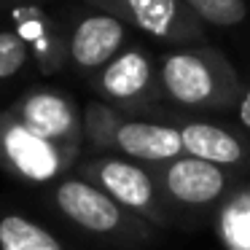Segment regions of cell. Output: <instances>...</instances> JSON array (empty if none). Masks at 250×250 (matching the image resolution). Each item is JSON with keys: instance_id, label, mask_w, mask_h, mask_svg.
<instances>
[{"instance_id": "6da1fadb", "label": "cell", "mask_w": 250, "mask_h": 250, "mask_svg": "<svg viewBox=\"0 0 250 250\" xmlns=\"http://www.w3.org/2000/svg\"><path fill=\"white\" fill-rule=\"evenodd\" d=\"M162 100L191 113H226L237 108L245 86L239 73L215 46H178L156 57Z\"/></svg>"}, {"instance_id": "7a4b0ae2", "label": "cell", "mask_w": 250, "mask_h": 250, "mask_svg": "<svg viewBox=\"0 0 250 250\" xmlns=\"http://www.w3.org/2000/svg\"><path fill=\"white\" fill-rule=\"evenodd\" d=\"M49 199L73 226L94 239L119 248H143L146 242L156 239V226L137 218L78 175L57 180L49 188Z\"/></svg>"}, {"instance_id": "3957f363", "label": "cell", "mask_w": 250, "mask_h": 250, "mask_svg": "<svg viewBox=\"0 0 250 250\" xmlns=\"http://www.w3.org/2000/svg\"><path fill=\"white\" fill-rule=\"evenodd\" d=\"M78 153L27 126L11 108L0 113V169L27 186H54L67 178Z\"/></svg>"}, {"instance_id": "277c9868", "label": "cell", "mask_w": 250, "mask_h": 250, "mask_svg": "<svg viewBox=\"0 0 250 250\" xmlns=\"http://www.w3.org/2000/svg\"><path fill=\"white\" fill-rule=\"evenodd\" d=\"M78 178L97 186L110 199H116L121 207H126L156 229L169 226L175 221L153 180L151 167L146 164H137L119 153H100L78 164Z\"/></svg>"}, {"instance_id": "5b68a950", "label": "cell", "mask_w": 250, "mask_h": 250, "mask_svg": "<svg viewBox=\"0 0 250 250\" xmlns=\"http://www.w3.org/2000/svg\"><path fill=\"white\" fill-rule=\"evenodd\" d=\"M153 180L162 191L172 218L178 212H210L229 202L239 186V172L202 162V159L180 156L167 164L151 167Z\"/></svg>"}, {"instance_id": "8992f818", "label": "cell", "mask_w": 250, "mask_h": 250, "mask_svg": "<svg viewBox=\"0 0 250 250\" xmlns=\"http://www.w3.org/2000/svg\"><path fill=\"white\" fill-rule=\"evenodd\" d=\"M81 6L105 11L126 27L172 46L205 43V24L188 11L183 0H78Z\"/></svg>"}, {"instance_id": "52a82bcc", "label": "cell", "mask_w": 250, "mask_h": 250, "mask_svg": "<svg viewBox=\"0 0 250 250\" xmlns=\"http://www.w3.org/2000/svg\"><path fill=\"white\" fill-rule=\"evenodd\" d=\"M92 89L103 103L121 116H143L162 103L156 81V57L146 46H129L100 73L92 76Z\"/></svg>"}, {"instance_id": "ba28073f", "label": "cell", "mask_w": 250, "mask_h": 250, "mask_svg": "<svg viewBox=\"0 0 250 250\" xmlns=\"http://www.w3.org/2000/svg\"><path fill=\"white\" fill-rule=\"evenodd\" d=\"M172 119L180 129V140H183V151L191 159H202V162L226 167L231 172H250V137L242 129L234 126H223L215 121H202V119H183L162 105H153L143 116L135 119Z\"/></svg>"}, {"instance_id": "9c48e42d", "label": "cell", "mask_w": 250, "mask_h": 250, "mask_svg": "<svg viewBox=\"0 0 250 250\" xmlns=\"http://www.w3.org/2000/svg\"><path fill=\"white\" fill-rule=\"evenodd\" d=\"M129 27L105 11L86 8L67 27V67L92 78L124 51Z\"/></svg>"}, {"instance_id": "30bf717a", "label": "cell", "mask_w": 250, "mask_h": 250, "mask_svg": "<svg viewBox=\"0 0 250 250\" xmlns=\"http://www.w3.org/2000/svg\"><path fill=\"white\" fill-rule=\"evenodd\" d=\"M11 110L27 126H33L35 132H41L43 137L54 140L57 146H62V148H67V151L81 156L83 116L78 113L76 100L67 92L51 89V86L30 89L27 94H22L11 105Z\"/></svg>"}, {"instance_id": "8fae6325", "label": "cell", "mask_w": 250, "mask_h": 250, "mask_svg": "<svg viewBox=\"0 0 250 250\" xmlns=\"http://www.w3.org/2000/svg\"><path fill=\"white\" fill-rule=\"evenodd\" d=\"M110 153H119L146 167H156V164H167L172 159L186 156L180 129L172 119H135V116L121 119Z\"/></svg>"}, {"instance_id": "7c38bea8", "label": "cell", "mask_w": 250, "mask_h": 250, "mask_svg": "<svg viewBox=\"0 0 250 250\" xmlns=\"http://www.w3.org/2000/svg\"><path fill=\"white\" fill-rule=\"evenodd\" d=\"M14 19L17 33L27 43L30 57L43 76H51L67 65V33L43 8L27 3L22 8H14Z\"/></svg>"}, {"instance_id": "4fadbf2b", "label": "cell", "mask_w": 250, "mask_h": 250, "mask_svg": "<svg viewBox=\"0 0 250 250\" xmlns=\"http://www.w3.org/2000/svg\"><path fill=\"white\" fill-rule=\"evenodd\" d=\"M0 250H73L57 234L17 210L0 207Z\"/></svg>"}, {"instance_id": "5bb4252c", "label": "cell", "mask_w": 250, "mask_h": 250, "mask_svg": "<svg viewBox=\"0 0 250 250\" xmlns=\"http://www.w3.org/2000/svg\"><path fill=\"white\" fill-rule=\"evenodd\" d=\"M124 116L116 108H110L103 100H89L83 108V143H89V148L94 151V156L100 153H110L113 148V135L119 129Z\"/></svg>"}, {"instance_id": "9a60e30c", "label": "cell", "mask_w": 250, "mask_h": 250, "mask_svg": "<svg viewBox=\"0 0 250 250\" xmlns=\"http://www.w3.org/2000/svg\"><path fill=\"white\" fill-rule=\"evenodd\" d=\"M188 11L210 27H239L248 19V0H183Z\"/></svg>"}, {"instance_id": "2e32d148", "label": "cell", "mask_w": 250, "mask_h": 250, "mask_svg": "<svg viewBox=\"0 0 250 250\" xmlns=\"http://www.w3.org/2000/svg\"><path fill=\"white\" fill-rule=\"evenodd\" d=\"M30 57L27 43L17 30H0V83L17 78L19 73L27 67Z\"/></svg>"}, {"instance_id": "e0dca14e", "label": "cell", "mask_w": 250, "mask_h": 250, "mask_svg": "<svg viewBox=\"0 0 250 250\" xmlns=\"http://www.w3.org/2000/svg\"><path fill=\"white\" fill-rule=\"evenodd\" d=\"M234 113H237V126L250 137V83L245 86V92H242V97H239Z\"/></svg>"}, {"instance_id": "ac0fdd59", "label": "cell", "mask_w": 250, "mask_h": 250, "mask_svg": "<svg viewBox=\"0 0 250 250\" xmlns=\"http://www.w3.org/2000/svg\"><path fill=\"white\" fill-rule=\"evenodd\" d=\"M27 3H33V0H0V6H6V8H22Z\"/></svg>"}]
</instances>
